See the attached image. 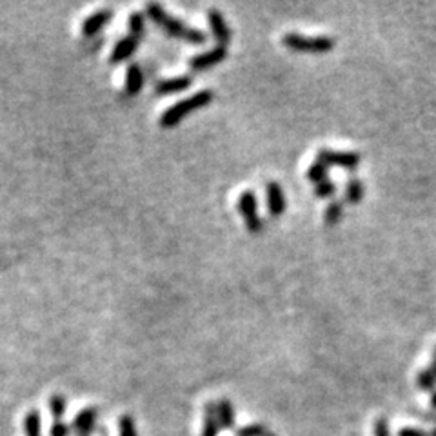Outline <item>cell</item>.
<instances>
[{"label": "cell", "instance_id": "6", "mask_svg": "<svg viewBox=\"0 0 436 436\" xmlns=\"http://www.w3.org/2000/svg\"><path fill=\"white\" fill-rule=\"evenodd\" d=\"M225 56H228V49H225L224 46H216V48H213L211 51L193 56V58L189 61V68L193 71L209 70V68H213V66L224 62Z\"/></svg>", "mask_w": 436, "mask_h": 436}, {"label": "cell", "instance_id": "2", "mask_svg": "<svg viewBox=\"0 0 436 436\" xmlns=\"http://www.w3.org/2000/svg\"><path fill=\"white\" fill-rule=\"evenodd\" d=\"M213 99H215V93H213L211 89H204L199 91V93H194V95L189 96V99L180 100V102H177L175 106L166 109L164 115L160 117V125L166 127V130L175 127V125L180 124L187 115H191V113L199 111V109L211 104Z\"/></svg>", "mask_w": 436, "mask_h": 436}, {"label": "cell", "instance_id": "3", "mask_svg": "<svg viewBox=\"0 0 436 436\" xmlns=\"http://www.w3.org/2000/svg\"><path fill=\"white\" fill-rule=\"evenodd\" d=\"M282 42L285 48L297 53H329L337 44L331 37H304L300 33H285Z\"/></svg>", "mask_w": 436, "mask_h": 436}, {"label": "cell", "instance_id": "14", "mask_svg": "<svg viewBox=\"0 0 436 436\" xmlns=\"http://www.w3.org/2000/svg\"><path fill=\"white\" fill-rule=\"evenodd\" d=\"M216 411H218V420H220L222 429L233 431L237 428V413H235L233 404L225 398L216 401Z\"/></svg>", "mask_w": 436, "mask_h": 436}, {"label": "cell", "instance_id": "20", "mask_svg": "<svg viewBox=\"0 0 436 436\" xmlns=\"http://www.w3.org/2000/svg\"><path fill=\"white\" fill-rule=\"evenodd\" d=\"M416 385H418L420 389H423V391H435L436 389V376L432 375L431 369H423V371H420L418 375H416Z\"/></svg>", "mask_w": 436, "mask_h": 436}, {"label": "cell", "instance_id": "17", "mask_svg": "<svg viewBox=\"0 0 436 436\" xmlns=\"http://www.w3.org/2000/svg\"><path fill=\"white\" fill-rule=\"evenodd\" d=\"M328 175H329V168L325 164H322V162H318L316 160L315 164H311L309 168H307V180L311 182V184H315V186H318V184H322V182L328 180Z\"/></svg>", "mask_w": 436, "mask_h": 436}, {"label": "cell", "instance_id": "28", "mask_svg": "<svg viewBox=\"0 0 436 436\" xmlns=\"http://www.w3.org/2000/svg\"><path fill=\"white\" fill-rule=\"evenodd\" d=\"M51 436H68V428H66V425L61 422V420L53 423Z\"/></svg>", "mask_w": 436, "mask_h": 436}, {"label": "cell", "instance_id": "33", "mask_svg": "<svg viewBox=\"0 0 436 436\" xmlns=\"http://www.w3.org/2000/svg\"><path fill=\"white\" fill-rule=\"evenodd\" d=\"M432 359H436V347H435V349H432Z\"/></svg>", "mask_w": 436, "mask_h": 436}, {"label": "cell", "instance_id": "15", "mask_svg": "<svg viewBox=\"0 0 436 436\" xmlns=\"http://www.w3.org/2000/svg\"><path fill=\"white\" fill-rule=\"evenodd\" d=\"M96 415H99V411L95 407H87L75 418V429L78 431V436H89V432L95 428Z\"/></svg>", "mask_w": 436, "mask_h": 436}, {"label": "cell", "instance_id": "12", "mask_svg": "<svg viewBox=\"0 0 436 436\" xmlns=\"http://www.w3.org/2000/svg\"><path fill=\"white\" fill-rule=\"evenodd\" d=\"M222 425L218 420V411H216L215 401H208L204 407V425L202 436H218Z\"/></svg>", "mask_w": 436, "mask_h": 436}, {"label": "cell", "instance_id": "10", "mask_svg": "<svg viewBox=\"0 0 436 436\" xmlns=\"http://www.w3.org/2000/svg\"><path fill=\"white\" fill-rule=\"evenodd\" d=\"M139 42L140 40H137L135 37L127 35L124 37L122 40H118L117 46L113 48L111 55H109V62L111 64H120V62L127 61L131 55H133L135 51H137V48H139Z\"/></svg>", "mask_w": 436, "mask_h": 436}, {"label": "cell", "instance_id": "30", "mask_svg": "<svg viewBox=\"0 0 436 436\" xmlns=\"http://www.w3.org/2000/svg\"><path fill=\"white\" fill-rule=\"evenodd\" d=\"M429 404H431V409L436 411V389L431 393V397H429Z\"/></svg>", "mask_w": 436, "mask_h": 436}, {"label": "cell", "instance_id": "21", "mask_svg": "<svg viewBox=\"0 0 436 436\" xmlns=\"http://www.w3.org/2000/svg\"><path fill=\"white\" fill-rule=\"evenodd\" d=\"M27 436H40V416L37 411H31L26 415V422H24Z\"/></svg>", "mask_w": 436, "mask_h": 436}, {"label": "cell", "instance_id": "23", "mask_svg": "<svg viewBox=\"0 0 436 436\" xmlns=\"http://www.w3.org/2000/svg\"><path fill=\"white\" fill-rule=\"evenodd\" d=\"M335 193H337V184L331 180H325L318 184V186H315V194L318 199H331Z\"/></svg>", "mask_w": 436, "mask_h": 436}, {"label": "cell", "instance_id": "29", "mask_svg": "<svg viewBox=\"0 0 436 436\" xmlns=\"http://www.w3.org/2000/svg\"><path fill=\"white\" fill-rule=\"evenodd\" d=\"M420 418L428 420L429 423H435V428H436V411L435 413H420Z\"/></svg>", "mask_w": 436, "mask_h": 436}, {"label": "cell", "instance_id": "8", "mask_svg": "<svg viewBox=\"0 0 436 436\" xmlns=\"http://www.w3.org/2000/svg\"><path fill=\"white\" fill-rule=\"evenodd\" d=\"M111 17L113 11L109 8L99 9V11H95L93 15H89V17L82 22V35L93 37L96 35V33H100V31L108 26V22L111 20Z\"/></svg>", "mask_w": 436, "mask_h": 436}, {"label": "cell", "instance_id": "26", "mask_svg": "<svg viewBox=\"0 0 436 436\" xmlns=\"http://www.w3.org/2000/svg\"><path fill=\"white\" fill-rule=\"evenodd\" d=\"M375 436H391L387 420H385V418L376 420V422H375Z\"/></svg>", "mask_w": 436, "mask_h": 436}, {"label": "cell", "instance_id": "1", "mask_svg": "<svg viewBox=\"0 0 436 436\" xmlns=\"http://www.w3.org/2000/svg\"><path fill=\"white\" fill-rule=\"evenodd\" d=\"M146 13L149 15V18H151L155 24H158L168 35L175 37V39L187 40V42L191 44H206V40H208V35H206L204 31L197 30V27L186 26L182 20L171 17V15H169L162 6L156 4V2H149V4L146 6Z\"/></svg>", "mask_w": 436, "mask_h": 436}, {"label": "cell", "instance_id": "9", "mask_svg": "<svg viewBox=\"0 0 436 436\" xmlns=\"http://www.w3.org/2000/svg\"><path fill=\"white\" fill-rule=\"evenodd\" d=\"M208 18H209V26H211L213 37L216 39L218 46H224L225 48V46L231 42V30H229V26L225 24L224 17H222V13L218 9H211Z\"/></svg>", "mask_w": 436, "mask_h": 436}, {"label": "cell", "instance_id": "31", "mask_svg": "<svg viewBox=\"0 0 436 436\" xmlns=\"http://www.w3.org/2000/svg\"><path fill=\"white\" fill-rule=\"evenodd\" d=\"M429 369H431L432 375L436 376V359H432V360H431V366H429Z\"/></svg>", "mask_w": 436, "mask_h": 436}, {"label": "cell", "instance_id": "19", "mask_svg": "<svg viewBox=\"0 0 436 436\" xmlns=\"http://www.w3.org/2000/svg\"><path fill=\"white\" fill-rule=\"evenodd\" d=\"M127 26H130V35L135 37L137 40H140L146 33V18L139 11H133L130 15V20H127Z\"/></svg>", "mask_w": 436, "mask_h": 436}, {"label": "cell", "instance_id": "7", "mask_svg": "<svg viewBox=\"0 0 436 436\" xmlns=\"http://www.w3.org/2000/svg\"><path fill=\"white\" fill-rule=\"evenodd\" d=\"M266 194H268L269 215L275 216V218L284 215L287 204H285V194L284 191H282L280 184H278V182H268V186H266Z\"/></svg>", "mask_w": 436, "mask_h": 436}, {"label": "cell", "instance_id": "18", "mask_svg": "<svg viewBox=\"0 0 436 436\" xmlns=\"http://www.w3.org/2000/svg\"><path fill=\"white\" fill-rule=\"evenodd\" d=\"M342 215H344V202H342V200H332V202H329L324 213L325 225H337L338 222L342 220Z\"/></svg>", "mask_w": 436, "mask_h": 436}, {"label": "cell", "instance_id": "4", "mask_svg": "<svg viewBox=\"0 0 436 436\" xmlns=\"http://www.w3.org/2000/svg\"><path fill=\"white\" fill-rule=\"evenodd\" d=\"M238 213L242 215L246 228L249 229L253 235H260L263 229V220L259 216V200L253 191H244L238 197Z\"/></svg>", "mask_w": 436, "mask_h": 436}, {"label": "cell", "instance_id": "11", "mask_svg": "<svg viewBox=\"0 0 436 436\" xmlns=\"http://www.w3.org/2000/svg\"><path fill=\"white\" fill-rule=\"evenodd\" d=\"M191 84H193V78L187 77V75L186 77H175L156 84L155 91L156 95H173V93H182V91L189 89Z\"/></svg>", "mask_w": 436, "mask_h": 436}, {"label": "cell", "instance_id": "25", "mask_svg": "<svg viewBox=\"0 0 436 436\" xmlns=\"http://www.w3.org/2000/svg\"><path fill=\"white\" fill-rule=\"evenodd\" d=\"M120 436H137L135 420L131 416H122L120 418Z\"/></svg>", "mask_w": 436, "mask_h": 436}, {"label": "cell", "instance_id": "34", "mask_svg": "<svg viewBox=\"0 0 436 436\" xmlns=\"http://www.w3.org/2000/svg\"><path fill=\"white\" fill-rule=\"evenodd\" d=\"M269 436H275V435H269Z\"/></svg>", "mask_w": 436, "mask_h": 436}, {"label": "cell", "instance_id": "24", "mask_svg": "<svg viewBox=\"0 0 436 436\" xmlns=\"http://www.w3.org/2000/svg\"><path fill=\"white\" fill-rule=\"evenodd\" d=\"M49 406H51V413H53V416H55V422H58V420L62 418V415H64V411H66L64 397H61V394H55V397H51V400H49Z\"/></svg>", "mask_w": 436, "mask_h": 436}, {"label": "cell", "instance_id": "32", "mask_svg": "<svg viewBox=\"0 0 436 436\" xmlns=\"http://www.w3.org/2000/svg\"><path fill=\"white\" fill-rule=\"evenodd\" d=\"M429 436H436V428H435V429H432V431H431V432H429Z\"/></svg>", "mask_w": 436, "mask_h": 436}, {"label": "cell", "instance_id": "16", "mask_svg": "<svg viewBox=\"0 0 436 436\" xmlns=\"http://www.w3.org/2000/svg\"><path fill=\"white\" fill-rule=\"evenodd\" d=\"M363 194H366V186L359 178H349L346 184V191H344V199L349 204L362 202Z\"/></svg>", "mask_w": 436, "mask_h": 436}, {"label": "cell", "instance_id": "22", "mask_svg": "<svg viewBox=\"0 0 436 436\" xmlns=\"http://www.w3.org/2000/svg\"><path fill=\"white\" fill-rule=\"evenodd\" d=\"M271 432L268 431V428L263 423H251V425H246V428L238 429L237 436H269Z\"/></svg>", "mask_w": 436, "mask_h": 436}, {"label": "cell", "instance_id": "27", "mask_svg": "<svg viewBox=\"0 0 436 436\" xmlns=\"http://www.w3.org/2000/svg\"><path fill=\"white\" fill-rule=\"evenodd\" d=\"M398 436H429V432L422 431V429H416V428H404L398 431Z\"/></svg>", "mask_w": 436, "mask_h": 436}, {"label": "cell", "instance_id": "13", "mask_svg": "<svg viewBox=\"0 0 436 436\" xmlns=\"http://www.w3.org/2000/svg\"><path fill=\"white\" fill-rule=\"evenodd\" d=\"M144 87V73L139 64H130L125 71V95L137 96Z\"/></svg>", "mask_w": 436, "mask_h": 436}, {"label": "cell", "instance_id": "5", "mask_svg": "<svg viewBox=\"0 0 436 436\" xmlns=\"http://www.w3.org/2000/svg\"><path fill=\"white\" fill-rule=\"evenodd\" d=\"M360 160H362L360 155L354 151H332V149H328V147L318 151V162L325 164L328 168L329 166H335V168L353 171V169L359 168Z\"/></svg>", "mask_w": 436, "mask_h": 436}]
</instances>
